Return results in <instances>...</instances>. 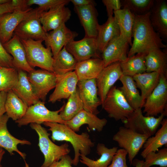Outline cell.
<instances>
[{
    "instance_id": "cell-17",
    "label": "cell",
    "mask_w": 167,
    "mask_h": 167,
    "mask_svg": "<svg viewBox=\"0 0 167 167\" xmlns=\"http://www.w3.org/2000/svg\"><path fill=\"white\" fill-rule=\"evenodd\" d=\"M32 9H17L0 16V40L3 45L11 38L17 27Z\"/></svg>"
},
{
    "instance_id": "cell-28",
    "label": "cell",
    "mask_w": 167,
    "mask_h": 167,
    "mask_svg": "<svg viewBox=\"0 0 167 167\" xmlns=\"http://www.w3.org/2000/svg\"><path fill=\"white\" fill-rule=\"evenodd\" d=\"M120 34L119 26L113 15L108 17L105 23L99 25L96 40L98 49L101 54L108 43Z\"/></svg>"
},
{
    "instance_id": "cell-16",
    "label": "cell",
    "mask_w": 167,
    "mask_h": 167,
    "mask_svg": "<svg viewBox=\"0 0 167 167\" xmlns=\"http://www.w3.org/2000/svg\"><path fill=\"white\" fill-rule=\"evenodd\" d=\"M54 90L50 95L48 101L54 103L68 98L76 90L79 80L74 71L62 75H56Z\"/></svg>"
},
{
    "instance_id": "cell-44",
    "label": "cell",
    "mask_w": 167,
    "mask_h": 167,
    "mask_svg": "<svg viewBox=\"0 0 167 167\" xmlns=\"http://www.w3.org/2000/svg\"><path fill=\"white\" fill-rule=\"evenodd\" d=\"M102 2L106 7L108 17L113 15L114 11L120 10L122 7L120 0H102Z\"/></svg>"
},
{
    "instance_id": "cell-15",
    "label": "cell",
    "mask_w": 167,
    "mask_h": 167,
    "mask_svg": "<svg viewBox=\"0 0 167 167\" xmlns=\"http://www.w3.org/2000/svg\"><path fill=\"white\" fill-rule=\"evenodd\" d=\"M129 45L127 41L120 35L111 40L101 53L105 67L126 60Z\"/></svg>"
},
{
    "instance_id": "cell-13",
    "label": "cell",
    "mask_w": 167,
    "mask_h": 167,
    "mask_svg": "<svg viewBox=\"0 0 167 167\" xmlns=\"http://www.w3.org/2000/svg\"><path fill=\"white\" fill-rule=\"evenodd\" d=\"M77 88L83 109L96 115L99 113L97 108L101 103L98 96L96 79L79 80Z\"/></svg>"
},
{
    "instance_id": "cell-38",
    "label": "cell",
    "mask_w": 167,
    "mask_h": 167,
    "mask_svg": "<svg viewBox=\"0 0 167 167\" xmlns=\"http://www.w3.org/2000/svg\"><path fill=\"white\" fill-rule=\"evenodd\" d=\"M18 80V70L14 68L0 67V91L7 92L12 90Z\"/></svg>"
},
{
    "instance_id": "cell-32",
    "label": "cell",
    "mask_w": 167,
    "mask_h": 167,
    "mask_svg": "<svg viewBox=\"0 0 167 167\" xmlns=\"http://www.w3.org/2000/svg\"><path fill=\"white\" fill-rule=\"evenodd\" d=\"M161 74L152 72L139 74L132 78L137 88L141 91V96L145 100L159 83Z\"/></svg>"
},
{
    "instance_id": "cell-52",
    "label": "cell",
    "mask_w": 167,
    "mask_h": 167,
    "mask_svg": "<svg viewBox=\"0 0 167 167\" xmlns=\"http://www.w3.org/2000/svg\"></svg>"
},
{
    "instance_id": "cell-45",
    "label": "cell",
    "mask_w": 167,
    "mask_h": 167,
    "mask_svg": "<svg viewBox=\"0 0 167 167\" xmlns=\"http://www.w3.org/2000/svg\"><path fill=\"white\" fill-rule=\"evenodd\" d=\"M20 8L17 4L15 0H10L7 2L0 4V16L8 13L13 12Z\"/></svg>"
},
{
    "instance_id": "cell-34",
    "label": "cell",
    "mask_w": 167,
    "mask_h": 167,
    "mask_svg": "<svg viewBox=\"0 0 167 167\" xmlns=\"http://www.w3.org/2000/svg\"><path fill=\"white\" fill-rule=\"evenodd\" d=\"M5 107L8 117L15 121L24 116L28 107L12 90L7 93Z\"/></svg>"
},
{
    "instance_id": "cell-10",
    "label": "cell",
    "mask_w": 167,
    "mask_h": 167,
    "mask_svg": "<svg viewBox=\"0 0 167 167\" xmlns=\"http://www.w3.org/2000/svg\"><path fill=\"white\" fill-rule=\"evenodd\" d=\"M167 104L166 75L161 74L158 84L145 100L143 112L146 116L155 117L162 114L166 115Z\"/></svg>"
},
{
    "instance_id": "cell-53",
    "label": "cell",
    "mask_w": 167,
    "mask_h": 167,
    "mask_svg": "<svg viewBox=\"0 0 167 167\" xmlns=\"http://www.w3.org/2000/svg\"></svg>"
},
{
    "instance_id": "cell-27",
    "label": "cell",
    "mask_w": 167,
    "mask_h": 167,
    "mask_svg": "<svg viewBox=\"0 0 167 167\" xmlns=\"http://www.w3.org/2000/svg\"><path fill=\"white\" fill-rule=\"evenodd\" d=\"M119 80L122 86L119 88L129 104L134 110L142 109L145 100L142 99L132 77L123 75Z\"/></svg>"
},
{
    "instance_id": "cell-12",
    "label": "cell",
    "mask_w": 167,
    "mask_h": 167,
    "mask_svg": "<svg viewBox=\"0 0 167 167\" xmlns=\"http://www.w3.org/2000/svg\"><path fill=\"white\" fill-rule=\"evenodd\" d=\"M65 46L78 62L92 58H101L96 38L84 37L80 40H73Z\"/></svg>"
},
{
    "instance_id": "cell-41",
    "label": "cell",
    "mask_w": 167,
    "mask_h": 167,
    "mask_svg": "<svg viewBox=\"0 0 167 167\" xmlns=\"http://www.w3.org/2000/svg\"><path fill=\"white\" fill-rule=\"evenodd\" d=\"M70 0H26V4L28 7L33 5L39 6L38 9L42 13L61 5H66Z\"/></svg>"
},
{
    "instance_id": "cell-9",
    "label": "cell",
    "mask_w": 167,
    "mask_h": 167,
    "mask_svg": "<svg viewBox=\"0 0 167 167\" xmlns=\"http://www.w3.org/2000/svg\"><path fill=\"white\" fill-rule=\"evenodd\" d=\"M41 13L37 7L33 8L17 27L14 35L20 39L45 41L47 32L45 31L40 22V17Z\"/></svg>"
},
{
    "instance_id": "cell-11",
    "label": "cell",
    "mask_w": 167,
    "mask_h": 167,
    "mask_svg": "<svg viewBox=\"0 0 167 167\" xmlns=\"http://www.w3.org/2000/svg\"><path fill=\"white\" fill-rule=\"evenodd\" d=\"M28 77L38 98L45 102L49 92L55 87L56 75L52 72L38 69L28 73Z\"/></svg>"
},
{
    "instance_id": "cell-3",
    "label": "cell",
    "mask_w": 167,
    "mask_h": 167,
    "mask_svg": "<svg viewBox=\"0 0 167 167\" xmlns=\"http://www.w3.org/2000/svg\"><path fill=\"white\" fill-rule=\"evenodd\" d=\"M30 126L38 136V146L44 156V161L41 167H48L70 153L71 150L67 143L60 145L55 144L49 138L50 134L41 125L32 123Z\"/></svg>"
},
{
    "instance_id": "cell-6",
    "label": "cell",
    "mask_w": 167,
    "mask_h": 167,
    "mask_svg": "<svg viewBox=\"0 0 167 167\" xmlns=\"http://www.w3.org/2000/svg\"><path fill=\"white\" fill-rule=\"evenodd\" d=\"M102 106L109 117L116 121L122 122L134 110L119 89L114 86L108 92Z\"/></svg>"
},
{
    "instance_id": "cell-51",
    "label": "cell",
    "mask_w": 167,
    "mask_h": 167,
    "mask_svg": "<svg viewBox=\"0 0 167 167\" xmlns=\"http://www.w3.org/2000/svg\"><path fill=\"white\" fill-rule=\"evenodd\" d=\"M10 0H0V4L5 3L8 2Z\"/></svg>"
},
{
    "instance_id": "cell-1",
    "label": "cell",
    "mask_w": 167,
    "mask_h": 167,
    "mask_svg": "<svg viewBox=\"0 0 167 167\" xmlns=\"http://www.w3.org/2000/svg\"><path fill=\"white\" fill-rule=\"evenodd\" d=\"M150 12L142 15H135L132 37L133 40L128 52L127 57L140 53L148 54L154 49L166 48V45L155 31L149 19Z\"/></svg>"
},
{
    "instance_id": "cell-24",
    "label": "cell",
    "mask_w": 167,
    "mask_h": 167,
    "mask_svg": "<svg viewBox=\"0 0 167 167\" xmlns=\"http://www.w3.org/2000/svg\"><path fill=\"white\" fill-rule=\"evenodd\" d=\"M149 19L155 31L161 38H167V2L166 0H154L150 11Z\"/></svg>"
},
{
    "instance_id": "cell-39",
    "label": "cell",
    "mask_w": 167,
    "mask_h": 167,
    "mask_svg": "<svg viewBox=\"0 0 167 167\" xmlns=\"http://www.w3.org/2000/svg\"><path fill=\"white\" fill-rule=\"evenodd\" d=\"M122 8L128 9L135 15H144L151 10L154 0H121Z\"/></svg>"
},
{
    "instance_id": "cell-22",
    "label": "cell",
    "mask_w": 167,
    "mask_h": 167,
    "mask_svg": "<svg viewBox=\"0 0 167 167\" xmlns=\"http://www.w3.org/2000/svg\"><path fill=\"white\" fill-rule=\"evenodd\" d=\"M85 32L84 37L96 38L100 24H98L97 13L95 4L74 7Z\"/></svg>"
},
{
    "instance_id": "cell-23",
    "label": "cell",
    "mask_w": 167,
    "mask_h": 167,
    "mask_svg": "<svg viewBox=\"0 0 167 167\" xmlns=\"http://www.w3.org/2000/svg\"><path fill=\"white\" fill-rule=\"evenodd\" d=\"M107 122L106 118H100L96 115L83 109L72 119L65 122L64 124L75 132L79 131L80 127L84 124H87L90 130L100 132Z\"/></svg>"
},
{
    "instance_id": "cell-30",
    "label": "cell",
    "mask_w": 167,
    "mask_h": 167,
    "mask_svg": "<svg viewBox=\"0 0 167 167\" xmlns=\"http://www.w3.org/2000/svg\"><path fill=\"white\" fill-rule=\"evenodd\" d=\"M113 14L119 28L120 35L131 46L135 15L125 8L114 11Z\"/></svg>"
},
{
    "instance_id": "cell-20",
    "label": "cell",
    "mask_w": 167,
    "mask_h": 167,
    "mask_svg": "<svg viewBox=\"0 0 167 167\" xmlns=\"http://www.w3.org/2000/svg\"><path fill=\"white\" fill-rule=\"evenodd\" d=\"M9 118L6 114L0 117V147L6 150L11 156L14 155V152H17L24 160L26 167H29L25 161L26 154L20 151L17 145L19 144L30 145L31 143L25 139H19L11 135L7 126Z\"/></svg>"
},
{
    "instance_id": "cell-31",
    "label": "cell",
    "mask_w": 167,
    "mask_h": 167,
    "mask_svg": "<svg viewBox=\"0 0 167 167\" xmlns=\"http://www.w3.org/2000/svg\"><path fill=\"white\" fill-rule=\"evenodd\" d=\"M147 72H156L166 75L167 71V53L161 49L150 50L145 57Z\"/></svg>"
},
{
    "instance_id": "cell-43",
    "label": "cell",
    "mask_w": 167,
    "mask_h": 167,
    "mask_svg": "<svg viewBox=\"0 0 167 167\" xmlns=\"http://www.w3.org/2000/svg\"><path fill=\"white\" fill-rule=\"evenodd\" d=\"M0 66H1L14 68L13 58L6 51L0 40Z\"/></svg>"
},
{
    "instance_id": "cell-29",
    "label": "cell",
    "mask_w": 167,
    "mask_h": 167,
    "mask_svg": "<svg viewBox=\"0 0 167 167\" xmlns=\"http://www.w3.org/2000/svg\"><path fill=\"white\" fill-rule=\"evenodd\" d=\"M118 150L117 147L109 148L104 143H99L96 148V152L100 156L98 159L93 160L80 154L79 161L87 167H108Z\"/></svg>"
},
{
    "instance_id": "cell-42",
    "label": "cell",
    "mask_w": 167,
    "mask_h": 167,
    "mask_svg": "<svg viewBox=\"0 0 167 167\" xmlns=\"http://www.w3.org/2000/svg\"><path fill=\"white\" fill-rule=\"evenodd\" d=\"M126 151L122 148L118 149L108 167H128L126 163Z\"/></svg>"
},
{
    "instance_id": "cell-5",
    "label": "cell",
    "mask_w": 167,
    "mask_h": 167,
    "mask_svg": "<svg viewBox=\"0 0 167 167\" xmlns=\"http://www.w3.org/2000/svg\"><path fill=\"white\" fill-rule=\"evenodd\" d=\"M65 103L58 110L51 111L45 105V102L39 101L36 104L28 107L24 116L15 121L19 127L35 123L41 125L45 122H53L64 124L59 113L63 109Z\"/></svg>"
},
{
    "instance_id": "cell-14",
    "label": "cell",
    "mask_w": 167,
    "mask_h": 167,
    "mask_svg": "<svg viewBox=\"0 0 167 167\" xmlns=\"http://www.w3.org/2000/svg\"><path fill=\"white\" fill-rule=\"evenodd\" d=\"M122 75L120 62H116L105 67L96 79L98 95L101 105L109 90Z\"/></svg>"
},
{
    "instance_id": "cell-19",
    "label": "cell",
    "mask_w": 167,
    "mask_h": 167,
    "mask_svg": "<svg viewBox=\"0 0 167 167\" xmlns=\"http://www.w3.org/2000/svg\"><path fill=\"white\" fill-rule=\"evenodd\" d=\"M65 5H61L42 12L40 20L42 28L46 32L54 30L70 19L71 11Z\"/></svg>"
},
{
    "instance_id": "cell-2",
    "label": "cell",
    "mask_w": 167,
    "mask_h": 167,
    "mask_svg": "<svg viewBox=\"0 0 167 167\" xmlns=\"http://www.w3.org/2000/svg\"><path fill=\"white\" fill-rule=\"evenodd\" d=\"M43 124L49 127L48 130L51 132V138L53 141H65L72 145L74 151V157L72 160V164L74 166L78 165L80 154L87 156L95 146V143L87 132L77 134L65 124L45 122Z\"/></svg>"
},
{
    "instance_id": "cell-21",
    "label": "cell",
    "mask_w": 167,
    "mask_h": 167,
    "mask_svg": "<svg viewBox=\"0 0 167 167\" xmlns=\"http://www.w3.org/2000/svg\"><path fill=\"white\" fill-rule=\"evenodd\" d=\"M3 45L13 58L14 68L28 73L35 70L28 63L24 47L20 39L17 36L14 35L10 40Z\"/></svg>"
},
{
    "instance_id": "cell-37",
    "label": "cell",
    "mask_w": 167,
    "mask_h": 167,
    "mask_svg": "<svg viewBox=\"0 0 167 167\" xmlns=\"http://www.w3.org/2000/svg\"><path fill=\"white\" fill-rule=\"evenodd\" d=\"M63 109L59 113L62 119L65 122L70 120L83 109V104L79 96L77 88L67 99Z\"/></svg>"
},
{
    "instance_id": "cell-26",
    "label": "cell",
    "mask_w": 167,
    "mask_h": 167,
    "mask_svg": "<svg viewBox=\"0 0 167 167\" xmlns=\"http://www.w3.org/2000/svg\"><path fill=\"white\" fill-rule=\"evenodd\" d=\"M18 81L12 90L28 107L36 104L40 100L28 80V74L22 70H18Z\"/></svg>"
},
{
    "instance_id": "cell-8",
    "label": "cell",
    "mask_w": 167,
    "mask_h": 167,
    "mask_svg": "<svg viewBox=\"0 0 167 167\" xmlns=\"http://www.w3.org/2000/svg\"><path fill=\"white\" fill-rule=\"evenodd\" d=\"M150 136L139 134L124 126H121L113 135V139L118 143L121 148L126 151L131 165L146 140Z\"/></svg>"
},
{
    "instance_id": "cell-25",
    "label": "cell",
    "mask_w": 167,
    "mask_h": 167,
    "mask_svg": "<svg viewBox=\"0 0 167 167\" xmlns=\"http://www.w3.org/2000/svg\"><path fill=\"white\" fill-rule=\"evenodd\" d=\"M101 58H92L77 62L74 71L79 80L96 79L105 67Z\"/></svg>"
},
{
    "instance_id": "cell-33",
    "label": "cell",
    "mask_w": 167,
    "mask_h": 167,
    "mask_svg": "<svg viewBox=\"0 0 167 167\" xmlns=\"http://www.w3.org/2000/svg\"><path fill=\"white\" fill-rule=\"evenodd\" d=\"M161 127L156 131L154 135L147 139L143 146L141 156L144 158L151 152L157 151L159 148L167 144V119H163Z\"/></svg>"
},
{
    "instance_id": "cell-36",
    "label": "cell",
    "mask_w": 167,
    "mask_h": 167,
    "mask_svg": "<svg viewBox=\"0 0 167 167\" xmlns=\"http://www.w3.org/2000/svg\"><path fill=\"white\" fill-rule=\"evenodd\" d=\"M147 53H137L127 57L125 61L120 62V65L123 75L133 77L137 74L146 72L145 57Z\"/></svg>"
},
{
    "instance_id": "cell-4",
    "label": "cell",
    "mask_w": 167,
    "mask_h": 167,
    "mask_svg": "<svg viewBox=\"0 0 167 167\" xmlns=\"http://www.w3.org/2000/svg\"><path fill=\"white\" fill-rule=\"evenodd\" d=\"M20 40L25 51L27 62L31 67H37L54 73L53 55L51 49L43 45V41L31 39Z\"/></svg>"
},
{
    "instance_id": "cell-40",
    "label": "cell",
    "mask_w": 167,
    "mask_h": 167,
    "mask_svg": "<svg viewBox=\"0 0 167 167\" xmlns=\"http://www.w3.org/2000/svg\"><path fill=\"white\" fill-rule=\"evenodd\" d=\"M144 159L142 167H150L154 165L167 167V148H164L156 152H150Z\"/></svg>"
},
{
    "instance_id": "cell-18",
    "label": "cell",
    "mask_w": 167,
    "mask_h": 167,
    "mask_svg": "<svg viewBox=\"0 0 167 167\" xmlns=\"http://www.w3.org/2000/svg\"><path fill=\"white\" fill-rule=\"evenodd\" d=\"M78 35L63 24L58 28L47 32L45 41L46 47L51 49L53 58H55L63 48L70 42L74 40Z\"/></svg>"
},
{
    "instance_id": "cell-7",
    "label": "cell",
    "mask_w": 167,
    "mask_h": 167,
    "mask_svg": "<svg viewBox=\"0 0 167 167\" xmlns=\"http://www.w3.org/2000/svg\"><path fill=\"white\" fill-rule=\"evenodd\" d=\"M166 115L160 114L158 117L144 116L141 108L134 110L122 122L124 127L135 132L150 136L154 135Z\"/></svg>"
},
{
    "instance_id": "cell-49",
    "label": "cell",
    "mask_w": 167,
    "mask_h": 167,
    "mask_svg": "<svg viewBox=\"0 0 167 167\" xmlns=\"http://www.w3.org/2000/svg\"><path fill=\"white\" fill-rule=\"evenodd\" d=\"M143 161L136 159L134 161V165L135 167H142Z\"/></svg>"
},
{
    "instance_id": "cell-47",
    "label": "cell",
    "mask_w": 167,
    "mask_h": 167,
    "mask_svg": "<svg viewBox=\"0 0 167 167\" xmlns=\"http://www.w3.org/2000/svg\"><path fill=\"white\" fill-rule=\"evenodd\" d=\"M7 93L3 91L0 92V117L6 113L5 104Z\"/></svg>"
},
{
    "instance_id": "cell-50",
    "label": "cell",
    "mask_w": 167,
    "mask_h": 167,
    "mask_svg": "<svg viewBox=\"0 0 167 167\" xmlns=\"http://www.w3.org/2000/svg\"><path fill=\"white\" fill-rule=\"evenodd\" d=\"M5 153V151L3 150V148L0 147V167H2L1 161Z\"/></svg>"
},
{
    "instance_id": "cell-48",
    "label": "cell",
    "mask_w": 167,
    "mask_h": 167,
    "mask_svg": "<svg viewBox=\"0 0 167 167\" xmlns=\"http://www.w3.org/2000/svg\"><path fill=\"white\" fill-rule=\"evenodd\" d=\"M74 7L82 6L91 4H95L94 2L92 0H70Z\"/></svg>"
},
{
    "instance_id": "cell-35",
    "label": "cell",
    "mask_w": 167,
    "mask_h": 167,
    "mask_svg": "<svg viewBox=\"0 0 167 167\" xmlns=\"http://www.w3.org/2000/svg\"><path fill=\"white\" fill-rule=\"evenodd\" d=\"M53 67L56 75H62L75 70L77 62L64 46L54 58Z\"/></svg>"
},
{
    "instance_id": "cell-46",
    "label": "cell",
    "mask_w": 167,
    "mask_h": 167,
    "mask_svg": "<svg viewBox=\"0 0 167 167\" xmlns=\"http://www.w3.org/2000/svg\"><path fill=\"white\" fill-rule=\"evenodd\" d=\"M72 160L68 155L63 156L57 161L54 162L48 167H72Z\"/></svg>"
}]
</instances>
